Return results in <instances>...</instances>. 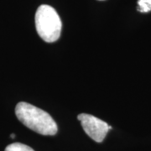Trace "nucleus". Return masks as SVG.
Masks as SVG:
<instances>
[{"instance_id": "1", "label": "nucleus", "mask_w": 151, "mask_h": 151, "mask_svg": "<svg viewBox=\"0 0 151 151\" xmlns=\"http://www.w3.org/2000/svg\"><path fill=\"white\" fill-rule=\"evenodd\" d=\"M15 114L24 126L42 135H55L58 131L53 118L40 108L32 104L20 102L15 108Z\"/></svg>"}, {"instance_id": "2", "label": "nucleus", "mask_w": 151, "mask_h": 151, "mask_svg": "<svg viewBox=\"0 0 151 151\" xmlns=\"http://www.w3.org/2000/svg\"><path fill=\"white\" fill-rule=\"evenodd\" d=\"M35 27L38 35L44 41L52 43L60 36L62 23L54 8L43 4L36 11Z\"/></svg>"}, {"instance_id": "3", "label": "nucleus", "mask_w": 151, "mask_h": 151, "mask_svg": "<svg viewBox=\"0 0 151 151\" xmlns=\"http://www.w3.org/2000/svg\"><path fill=\"white\" fill-rule=\"evenodd\" d=\"M77 119L81 122L86 134L97 143L103 142L108 131L112 129L106 122L91 114L81 113L77 116Z\"/></svg>"}, {"instance_id": "4", "label": "nucleus", "mask_w": 151, "mask_h": 151, "mask_svg": "<svg viewBox=\"0 0 151 151\" xmlns=\"http://www.w3.org/2000/svg\"><path fill=\"white\" fill-rule=\"evenodd\" d=\"M4 151H35L29 146L21 143H14L6 147Z\"/></svg>"}, {"instance_id": "5", "label": "nucleus", "mask_w": 151, "mask_h": 151, "mask_svg": "<svg viewBox=\"0 0 151 151\" xmlns=\"http://www.w3.org/2000/svg\"><path fill=\"white\" fill-rule=\"evenodd\" d=\"M137 9L140 13H148L151 11V0H138Z\"/></svg>"}, {"instance_id": "6", "label": "nucleus", "mask_w": 151, "mask_h": 151, "mask_svg": "<svg viewBox=\"0 0 151 151\" xmlns=\"http://www.w3.org/2000/svg\"><path fill=\"white\" fill-rule=\"evenodd\" d=\"M10 138L11 139H14V138H15V134H12L10 135Z\"/></svg>"}, {"instance_id": "7", "label": "nucleus", "mask_w": 151, "mask_h": 151, "mask_svg": "<svg viewBox=\"0 0 151 151\" xmlns=\"http://www.w3.org/2000/svg\"><path fill=\"white\" fill-rule=\"evenodd\" d=\"M100 1H103V0H100Z\"/></svg>"}]
</instances>
